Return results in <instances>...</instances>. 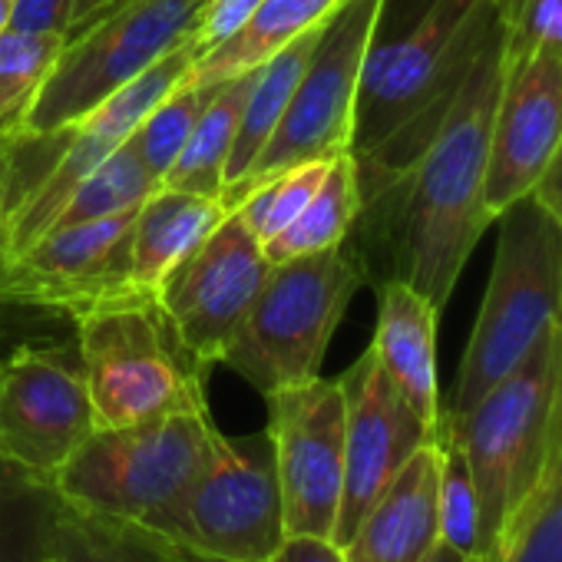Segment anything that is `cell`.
I'll list each match as a JSON object with an SVG mask.
<instances>
[{
	"mask_svg": "<svg viewBox=\"0 0 562 562\" xmlns=\"http://www.w3.org/2000/svg\"><path fill=\"white\" fill-rule=\"evenodd\" d=\"M156 179L143 169L139 156L133 153L130 139L106 159L100 162L64 202L60 209L50 215L47 228H67V225H83L93 218H106L116 215L123 209L139 205L149 192H156Z\"/></svg>",
	"mask_w": 562,
	"mask_h": 562,
	"instance_id": "cell-26",
	"label": "cell"
},
{
	"mask_svg": "<svg viewBox=\"0 0 562 562\" xmlns=\"http://www.w3.org/2000/svg\"><path fill=\"white\" fill-rule=\"evenodd\" d=\"M368 278V261L351 238L315 255L271 265L258 299L222 355V364L261 397L318 378L328 345Z\"/></svg>",
	"mask_w": 562,
	"mask_h": 562,
	"instance_id": "cell-6",
	"label": "cell"
},
{
	"mask_svg": "<svg viewBox=\"0 0 562 562\" xmlns=\"http://www.w3.org/2000/svg\"><path fill=\"white\" fill-rule=\"evenodd\" d=\"M532 199L562 225V143H559V149H555V156H552V162H549V169H546V176L536 182V189H532Z\"/></svg>",
	"mask_w": 562,
	"mask_h": 562,
	"instance_id": "cell-37",
	"label": "cell"
},
{
	"mask_svg": "<svg viewBox=\"0 0 562 562\" xmlns=\"http://www.w3.org/2000/svg\"><path fill=\"white\" fill-rule=\"evenodd\" d=\"M54 552L60 562H116L110 549L100 542V536L93 532V526L87 522V516L70 509L67 503L60 506Z\"/></svg>",
	"mask_w": 562,
	"mask_h": 562,
	"instance_id": "cell-34",
	"label": "cell"
},
{
	"mask_svg": "<svg viewBox=\"0 0 562 562\" xmlns=\"http://www.w3.org/2000/svg\"><path fill=\"white\" fill-rule=\"evenodd\" d=\"M424 562H483V559H480V555H463V552L450 549L447 542H437L434 552H430Z\"/></svg>",
	"mask_w": 562,
	"mask_h": 562,
	"instance_id": "cell-39",
	"label": "cell"
},
{
	"mask_svg": "<svg viewBox=\"0 0 562 562\" xmlns=\"http://www.w3.org/2000/svg\"><path fill=\"white\" fill-rule=\"evenodd\" d=\"M261 0H205V8L195 18L192 27V47L195 54H209L218 44H225L235 31L245 27V21L258 11Z\"/></svg>",
	"mask_w": 562,
	"mask_h": 562,
	"instance_id": "cell-33",
	"label": "cell"
},
{
	"mask_svg": "<svg viewBox=\"0 0 562 562\" xmlns=\"http://www.w3.org/2000/svg\"><path fill=\"white\" fill-rule=\"evenodd\" d=\"M123 209L83 225L50 228L27 248L0 261V305L31 312H64L74 318L87 305L133 289V222Z\"/></svg>",
	"mask_w": 562,
	"mask_h": 562,
	"instance_id": "cell-13",
	"label": "cell"
},
{
	"mask_svg": "<svg viewBox=\"0 0 562 562\" xmlns=\"http://www.w3.org/2000/svg\"><path fill=\"white\" fill-rule=\"evenodd\" d=\"M499 77L503 37L480 54L414 166L391 189L368 199L358 215V225L387 255L381 278H404L437 312L447 308L480 235L490 228L483 182Z\"/></svg>",
	"mask_w": 562,
	"mask_h": 562,
	"instance_id": "cell-1",
	"label": "cell"
},
{
	"mask_svg": "<svg viewBox=\"0 0 562 562\" xmlns=\"http://www.w3.org/2000/svg\"><path fill=\"white\" fill-rule=\"evenodd\" d=\"M499 4H503V0H496V8H499Z\"/></svg>",
	"mask_w": 562,
	"mask_h": 562,
	"instance_id": "cell-42",
	"label": "cell"
},
{
	"mask_svg": "<svg viewBox=\"0 0 562 562\" xmlns=\"http://www.w3.org/2000/svg\"><path fill=\"white\" fill-rule=\"evenodd\" d=\"M289 536L335 539L345 490V387L312 378L265 397Z\"/></svg>",
	"mask_w": 562,
	"mask_h": 562,
	"instance_id": "cell-12",
	"label": "cell"
},
{
	"mask_svg": "<svg viewBox=\"0 0 562 562\" xmlns=\"http://www.w3.org/2000/svg\"><path fill=\"white\" fill-rule=\"evenodd\" d=\"M123 4H126V0H74L70 24H67V41L83 34L87 27H93L97 21H103L106 14H113Z\"/></svg>",
	"mask_w": 562,
	"mask_h": 562,
	"instance_id": "cell-38",
	"label": "cell"
},
{
	"mask_svg": "<svg viewBox=\"0 0 562 562\" xmlns=\"http://www.w3.org/2000/svg\"><path fill=\"white\" fill-rule=\"evenodd\" d=\"M268 271L271 265L261 241L238 212H228L209 238L162 278L156 289L159 308L169 315L199 364H222V355L258 299Z\"/></svg>",
	"mask_w": 562,
	"mask_h": 562,
	"instance_id": "cell-14",
	"label": "cell"
},
{
	"mask_svg": "<svg viewBox=\"0 0 562 562\" xmlns=\"http://www.w3.org/2000/svg\"><path fill=\"white\" fill-rule=\"evenodd\" d=\"M483 562H562V391L542 473Z\"/></svg>",
	"mask_w": 562,
	"mask_h": 562,
	"instance_id": "cell-24",
	"label": "cell"
},
{
	"mask_svg": "<svg viewBox=\"0 0 562 562\" xmlns=\"http://www.w3.org/2000/svg\"><path fill=\"white\" fill-rule=\"evenodd\" d=\"M503 57L562 60V0H503Z\"/></svg>",
	"mask_w": 562,
	"mask_h": 562,
	"instance_id": "cell-31",
	"label": "cell"
},
{
	"mask_svg": "<svg viewBox=\"0 0 562 562\" xmlns=\"http://www.w3.org/2000/svg\"><path fill=\"white\" fill-rule=\"evenodd\" d=\"M341 0H261L258 11L235 31L225 44L202 54L189 74L192 83H218L248 70H258L281 47H289L302 34L322 27Z\"/></svg>",
	"mask_w": 562,
	"mask_h": 562,
	"instance_id": "cell-20",
	"label": "cell"
},
{
	"mask_svg": "<svg viewBox=\"0 0 562 562\" xmlns=\"http://www.w3.org/2000/svg\"><path fill=\"white\" fill-rule=\"evenodd\" d=\"M87 522L93 526V532L100 536V542L110 549L116 562H228L202 549H192L146 522H123V519H100V516H87Z\"/></svg>",
	"mask_w": 562,
	"mask_h": 562,
	"instance_id": "cell-32",
	"label": "cell"
},
{
	"mask_svg": "<svg viewBox=\"0 0 562 562\" xmlns=\"http://www.w3.org/2000/svg\"><path fill=\"white\" fill-rule=\"evenodd\" d=\"M146 526L228 562H268L289 539L271 434L215 430L195 480Z\"/></svg>",
	"mask_w": 562,
	"mask_h": 562,
	"instance_id": "cell-9",
	"label": "cell"
},
{
	"mask_svg": "<svg viewBox=\"0 0 562 562\" xmlns=\"http://www.w3.org/2000/svg\"><path fill=\"white\" fill-rule=\"evenodd\" d=\"M499 241L447 414L473 407L562 322V225L532 199L496 215Z\"/></svg>",
	"mask_w": 562,
	"mask_h": 562,
	"instance_id": "cell-4",
	"label": "cell"
},
{
	"mask_svg": "<svg viewBox=\"0 0 562 562\" xmlns=\"http://www.w3.org/2000/svg\"><path fill=\"white\" fill-rule=\"evenodd\" d=\"M440 490H437V513H440V542L463 555H480V499L470 476V467L453 443V437L440 427Z\"/></svg>",
	"mask_w": 562,
	"mask_h": 562,
	"instance_id": "cell-30",
	"label": "cell"
},
{
	"mask_svg": "<svg viewBox=\"0 0 562 562\" xmlns=\"http://www.w3.org/2000/svg\"><path fill=\"white\" fill-rule=\"evenodd\" d=\"M345 387V490L335 526V542L345 546L364 513L404 470V463L430 440V430L417 411L394 387L381 361L368 351L341 374Z\"/></svg>",
	"mask_w": 562,
	"mask_h": 562,
	"instance_id": "cell-15",
	"label": "cell"
},
{
	"mask_svg": "<svg viewBox=\"0 0 562 562\" xmlns=\"http://www.w3.org/2000/svg\"><path fill=\"white\" fill-rule=\"evenodd\" d=\"M437 325L440 312L404 278L378 281V328L371 351L417 417L440 434L443 401L437 381Z\"/></svg>",
	"mask_w": 562,
	"mask_h": 562,
	"instance_id": "cell-18",
	"label": "cell"
},
{
	"mask_svg": "<svg viewBox=\"0 0 562 562\" xmlns=\"http://www.w3.org/2000/svg\"><path fill=\"white\" fill-rule=\"evenodd\" d=\"M215 430L209 407L133 427H97L54 476V490L87 516L146 522L195 480Z\"/></svg>",
	"mask_w": 562,
	"mask_h": 562,
	"instance_id": "cell-7",
	"label": "cell"
},
{
	"mask_svg": "<svg viewBox=\"0 0 562 562\" xmlns=\"http://www.w3.org/2000/svg\"><path fill=\"white\" fill-rule=\"evenodd\" d=\"M322 27L302 34L289 47H281L271 60H265L255 70L251 87H248L245 103H241L232 156H228V166H225V189L235 186L238 179H245V172L251 169V162L258 159L265 143L274 136L281 116H285V110H289V103H292V97L299 90V80H302V74L308 67V57H312V50L318 44Z\"/></svg>",
	"mask_w": 562,
	"mask_h": 562,
	"instance_id": "cell-21",
	"label": "cell"
},
{
	"mask_svg": "<svg viewBox=\"0 0 562 562\" xmlns=\"http://www.w3.org/2000/svg\"><path fill=\"white\" fill-rule=\"evenodd\" d=\"M225 205L215 195L156 189L149 192L133 222V281L139 289L156 292L162 278L186 261L209 232L225 218Z\"/></svg>",
	"mask_w": 562,
	"mask_h": 562,
	"instance_id": "cell-19",
	"label": "cell"
},
{
	"mask_svg": "<svg viewBox=\"0 0 562 562\" xmlns=\"http://www.w3.org/2000/svg\"><path fill=\"white\" fill-rule=\"evenodd\" d=\"M67 37L0 31V126L14 123L44 87Z\"/></svg>",
	"mask_w": 562,
	"mask_h": 562,
	"instance_id": "cell-29",
	"label": "cell"
},
{
	"mask_svg": "<svg viewBox=\"0 0 562 562\" xmlns=\"http://www.w3.org/2000/svg\"><path fill=\"white\" fill-rule=\"evenodd\" d=\"M562 143V60L559 57H503L496 90L483 212L490 225L503 209L532 195Z\"/></svg>",
	"mask_w": 562,
	"mask_h": 562,
	"instance_id": "cell-16",
	"label": "cell"
},
{
	"mask_svg": "<svg viewBox=\"0 0 562 562\" xmlns=\"http://www.w3.org/2000/svg\"><path fill=\"white\" fill-rule=\"evenodd\" d=\"M41 562H60V559H57V552H50V555H47V559H41Z\"/></svg>",
	"mask_w": 562,
	"mask_h": 562,
	"instance_id": "cell-41",
	"label": "cell"
},
{
	"mask_svg": "<svg viewBox=\"0 0 562 562\" xmlns=\"http://www.w3.org/2000/svg\"><path fill=\"white\" fill-rule=\"evenodd\" d=\"M64 499L44 480L0 460V562H41L54 552Z\"/></svg>",
	"mask_w": 562,
	"mask_h": 562,
	"instance_id": "cell-25",
	"label": "cell"
},
{
	"mask_svg": "<svg viewBox=\"0 0 562 562\" xmlns=\"http://www.w3.org/2000/svg\"><path fill=\"white\" fill-rule=\"evenodd\" d=\"M384 8L387 0H341V8L325 21L299 90L274 136L265 143L245 179L222 189L218 199L225 212H235L255 186L278 172L351 153L361 74L371 47L378 44Z\"/></svg>",
	"mask_w": 562,
	"mask_h": 562,
	"instance_id": "cell-8",
	"label": "cell"
},
{
	"mask_svg": "<svg viewBox=\"0 0 562 562\" xmlns=\"http://www.w3.org/2000/svg\"><path fill=\"white\" fill-rule=\"evenodd\" d=\"M97 430L77 348L21 345L0 358V460L54 486Z\"/></svg>",
	"mask_w": 562,
	"mask_h": 562,
	"instance_id": "cell-11",
	"label": "cell"
},
{
	"mask_svg": "<svg viewBox=\"0 0 562 562\" xmlns=\"http://www.w3.org/2000/svg\"><path fill=\"white\" fill-rule=\"evenodd\" d=\"M496 37V0H430L404 37L371 47L351 130L361 205L414 166Z\"/></svg>",
	"mask_w": 562,
	"mask_h": 562,
	"instance_id": "cell-2",
	"label": "cell"
},
{
	"mask_svg": "<svg viewBox=\"0 0 562 562\" xmlns=\"http://www.w3.org/2000/svg\"><path fill=\"white\" fill-rule=\"evenodd\" d=\"M251 77L255 70L218 80L212 87L182 153L176 156L172 169L162 179V189L215 195V199L222 195L225 166L232 156V143H235V130H238V116H241V103L251 87Z\"/></svg>",
	"mask_w": 562,
	"mask_h": 562,
	"instance_id": "cell-22",
	"label": "cell"
},
{
	"mask_svg": "<svg viewBox=\"0 0 562 562\" xmlns=\"http://www.w3.org/2000/svg\"><path fill=\"white\" fill-rule=\"evenodd\" d=\"M212 87L215 83H192L186 77L156 110H149V116L130 136L133 153L139 156L143 169L156 179V186H162L166 172L172 169L176 156L182 153Z\"/></svg>",
	"mask_w": 562,
	"mask_h": 562,
	"instance_id": "cell-27",
	"label": "cell"
},
{
	"mask_svg": "<svg viewBox=\"0 0 562 562\" xmlns=\"http://www.w3.org/2000/svg\"><path fill=\"white\" fill-rule=\"evenodd\" d=\"M74 0H14L11 4V31L21 34H64L70 24Z\"/></svg>",
	"mask_w": 562,
	"mask_h": 562,
	"instance_id": "cell-35",
	"label": "cell"
},
{
	"mask_svg": "<svg viewBox=\"0 0 562 562\" xmlns=\"http://www.w3.org/2000/svg\"><path fill=\"white\" fill-rule=\"evenodd\" d=\"M202 8L205 0H126L64 44L54 70L14 126L24 133H54L87 116L192 37Z\"/></svg>",
	"mask_w": 562,
	"mask_h": 562,
	"instance_id": "cell-10",
	"label": "cell"
},
{
	"mask_svg": "<svg viewBox=\"0 0 562 562\" xmlns=\"http://www.w3.org/2000/svg\"><path fill=\"white\" fill-rule=\"evenodd\" d=\"M11 4L14 0H0V31H8V24H11Z\"/></svg>",
	"mask_w": 562,
	"mask_h": 562,
	"instance_id": "cell-40",
	"label": "cell"
},
{
	"mask_svg": "<svg viewBox=\"0 0 562 562\" xmlns=\"http://www.w3.org/2000/svg\"><path fill=\"white\" fill-rule=\"evenodd\" d=\"M97 427H133L209 407V371L192 358L156 292L126 289L74 318Z\"/></svg>",
	"mask_w": 562,
	"mask_h": 562,
	"instance_id": "cell-3",
	"label": "cell"
},
{
	"mask_svg": "<svg viewBox=\"0 0 562 562\" xmlns=\"http://www.w3.org/2000/svg\"><path fill=\"white\" fill-rule=\"evenodd\" d=\"M559 391L562 322L473 407L463 414L443 411L440 427L460 447L476 486L483 559L496 549L542 473Z\"/></svg>",
	"mask_w": 562,
	"mask_h": 562,
	"instance_id": "cell-5",
	"label": "cell"
},
{
	"mask_svg": "<svg viewBox=\"0 0 562 562\" xmlns=\"http://www.w3.org/2000/svg\"><path fill=\"white\" fill-rule=\"evenodd\" d=\"M268 562H345V552L325 536H289Z\"/></svg>",
	"mask_w": 562,
	"mask_h": 562,
	"instance_id": "cell-36",
	"label": "cell"
},
{
	"mask_svg": "<svg viewBox=\"0 0 562 562\" xmlns=\"http://www.w3.org/2000/svg\"><path fill=\"white\" fill-rule=\"evenodd\" d=\"M440 443H424L341 546L345 562H424L440 542Z\"/></svg>",
	"mask_w": 562,
	"mask_h": 562,
	"instance_id": "cell-17",
	"label": "cell"
},
{
	"mask_svg": "<svg viewBox=\"0 0 562 562\" xmlns=\"http://www.w3.org/2000/svg\"><path fill=\"white\" fill-rule=\"evenodd\" d=\"M328 166H331V159H315V162H302V166H292L285 172H278V176L265 179L261 186H255L238 202L235 212L251 228V235L265 245L278 232H285L302 215V209L318 192Z\"/></svg>",
	"mask_w": 562,
	"mask_h": 562,
	"instance_id": "cell-28",
	"label": "cell"
},
{
	"mask_svg": "<svg viewBox=\"0 0 562 562\" xmlns=\"http://www.w3.org/2000/svg\"><path fill=\"white\" fill-rule=\"evenodd\" d=\"M361 215V182H358V166L351 153H341L331 159L318 192L312 202L302 209V215L285 228L278 232L271 241H265V258L268 265L315 255L325 248H335L351 238L355 225Z\"/></svg>",
	"mask_w": 562,
	"mask_h": 562,
	"instance_id": "cell-23",
	"label": "cell"
}]
</instances>
